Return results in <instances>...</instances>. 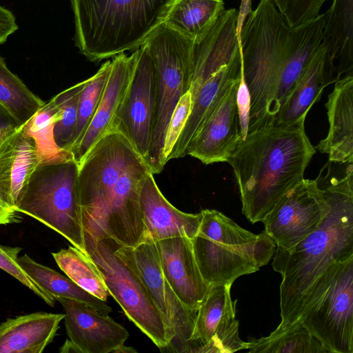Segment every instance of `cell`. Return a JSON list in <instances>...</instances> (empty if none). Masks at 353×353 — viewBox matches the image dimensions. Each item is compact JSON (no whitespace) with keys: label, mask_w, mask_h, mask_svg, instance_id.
Wrapping results in <instances>:
<instances>
[{"label":"cell","mask_w":353,"mask_h":353,"mask_svg":"<svg viewBox=\"0 0 353 353\" xmlns=\"http://www.w3.org/2000/svg\"><path fill=\"white\" fill-rule=\"evenodd\" d=\"M343 174L319 178L328 211L316 228L289 249L276 247L272 268L282 276L279 327L298 320L303 304L318 279L334 263L353 256V165Z\"/></svg>","instance_id":"cell-1"},{"label":"cell","mask_w":353,"mask_h":353,"mask_svg":"<svg viewBox=\"0 0 353 353\" xmlns=\"http://www.w3.org/2000/svg\"><path fill=\"white\" fill-rule=\"evenodd\" d=\"M304 122L272 124L249 132L229 157L242 213L252 223L262 222L282 196L303 179L316 152Z\"/></svg>","instance_id":"cell-2"},{"label":"cell","mask_w":353,"mask_h":353,"mask_svg":"<svg viewBox=\"0 0 353 353\" xmlns=\"http://www.w3.org/2000/svg\"><path fill=\"white\" fill-rule=\"evenodd\" d=\"M301 30L289 26L272 0H260L248 15L237 37L250 97L248 133L274 124L281 76Z\"/></svg>","instance_id":"cell-3"},{"label":"cell","mask_w":353,"mask_h":353,"mask_svg":"<svg viewBox=\"0 0 353 353\" xmlns=\"http://www.w3.org/2000/svg\"><path fill=\"white\" fill-rule=\"evenodd\" d=\"M173 0H71L74 43L99 63L143 46L163 22Z\"/></svg>","instance_id":"cell-4"},{"label":"cell","mask_w":353,"mask_h":353,"mask_svg":"<svg viewBox=\"0 0 353 353\" xmlns=\"http://www.w3.org/2000/svg\"><path fill=\"white\" fill-rule=\"evenodd\" d=\"M201 212L198 232L191 241L200 272L210 285H232L269 263L276 245L265 231L255 234L216 210Z\"/></svg>","instance_id":"cell-5"},{"label":"cell","mask_w":353,"mask_h":353,"mask_svg":"<svg viewBox=\"0 0 353 353\" xmlns=\"http://www.w3.org/2000/svg\"><path fill=\"white\" fill-rule=\"evenodd\" d=\"M78 171L72 158L43 161L32 173L16 211L43 223L85 253Z\"/></svg>","instance_id":"cell-6"},{"label":"cell","mask_w":353,"mask_h":353,"mask_svg":"<svg viewBox=\"0 0 353 353\" xmlns=\"http://www.w3.org/2000/svg\"><path fill=\"white\" fill-rule=\"evenodd\" d=\"M145 44L154 63L157 111L148 165L153 174L163 170L162 152L166 128L180 98L190 90L195 42L165 23Z\"/></svg>","instance_id":"cell-7"},{"label":"cell","mask_w":353,"mask_h":353,"mask_svg":"<svg viewBox=\"0 0 353 353\" xmlns=\"http://www.w3.org/2000/svg\"><path fill=\"white\" fill-rule=\"evenodd\" d=\"M328 353H353V256L318 279L298 319Z\"/></svg>","instance_id":"cell-8"},{"label":"cell","mask_w":353,"mask_h":353,"mask_svg":"<svg viewBox=\"0 0 353 353\" xmlns=\"http://www.w3.org/2000/svg\"><path fill=\"white\" fill-rule=\"evenodd\" d=\"M142 164L147 163L119 132H108L93 146L79 165L77 176L83 232H95L119 179Z\"/></svg>","instance_id":"cell-9"},{"label":"cell","mask_w":353,"mask_h":353,"mask_svg":"<svg viewBox=\"0 0 353 353\" xmlns=\"http://www.w3.org/2000/svg\"><path fill=\"white\" fill-rule=\"evenodd\" d=\"M84 233L85 253L95 263L112 296L124 314L161 352L170 343L168 332L150 294L136 273L116 254L119 243Z\"/></svg>","instance_id":"cell-10"},{"label":"cell","mask_w":353,"mask_h":353,"mask_svg":"<svg viewBox=\"0 0 353 353\" xmlns=\"http://www.w3.org/2000/svg\"><path fill=\"white\" fill-rule=\"evenodd\" d=\"M115 253L138 276L161 314L170 339L164 352L188 353L198 310L183 305L168 285L156 241L145 233L138 244L132 247L119 244Z\"/></svg>","instance_id":"cell-11"},{"label":"cell","mask_w":353,"mask_h":353,"mask_svg":"<svg viewBox=\"0 0 353 353\" xmlns=\"http://www.w3.org/2000/svg\"><path fill=\"white\" fill-rule=\"evenodd\" d=\"M138 50L130 81L110 132L123 136L147 163L157 111V79L148 47L144 43Z\"/></svg>","instance_id":"cell-12"},{"label":"cell","mask_w":353,"mask_h":353,"mask_svg":"<svg viewBox=\"0 0 353 353\" xmlns=\"http://www.w3.org/2000/svg\"><path fill=\"white\" fill-rule=\"evenodd\" d=\"M316 180L303 179L288 190L263 220L276 247L289 249L313 232L328 211Z\"/></svg>","instance_id":"cell-13"},{"label":"cell","mask_w":353,"mask_h":353,"mask_svg":"<svg viewBox=\"0 0 353 353\" xmlns=\"http://www.w3.org/2000/svg\"><path fill=\"white\" fill-rule=\"evenodd\" d=\"M231 285H212L197 311L188 353H232L248 349L235 319Z\"/></svg>","instance_id":"cell-14"},{"label":"cell","mask_w":353,"mask_h":353,"mask_svg":"<svg viewBox=\"0 0 353 353\" xmlns=\"http://www.w3.org/2000/svg\"><path fill=\"white\" fill-rule=\"evenodd\" d=\"M56 301L63 308L67 335L79 353H116L129 337L128 330L108 315L76 300Z\"/></svg>","instance_id":"cell-15"},{"label":"cell","mask_w":353,"mask_h":353,"mask_svg":"<svg viewBox=\"0 0 353 353\" xmlns=\"http://www.w3.org/2000/svg\"><path fill=\"white\" fill-rule=\"evenodd\" d=\"M161 267L168 285L187 307L198 310L211 285L203 277L192 241L185 236L156 241Z\"/></svg>","instance_id":"cell-16"},{"label":"cell","mask_w":353,"mask_h":353,"mask_svg":"<svg viewBox=\"0 0 353 353\" xmlns=\"http://www.w3.org/2000/svg\"><path fill=\"white\" fill-rule=\"evenodd\" d=\"M239 80L230 88L216 110L192 141L186 155L205 165L228 161L242 140L236 105Z\"/></svg>","instance_id":"cell-17"},{"label":"cell","mask_w":353,"mask_h":353,"mask_svg":"<svg viewBox=\"0 0 353 353\" xmlns=\"http://www.w3.org/2000/svg\"><path fill=\"white\" fill-rule=\"evenodd\" d=\"M138 50L130 55L120 54L111 60L110 70L96 112L79 141L70 150L78 165L93 146L110 132L130 81Z\"/></svg>","instance_id":"cell-18"},{"label":"cell","mask_w":353,"mask_h":353,"mask_svg":"<svg viewBox=\"0 0 353 353\" xmlns=\"http://www.w3.org/2000/svg\"><path fill=\"white\" fill-rule=\"evenodd\" d=\"M43 161L23 125L0 143V199L16 210L30 179Z\"/></svg>","instance_id":"cell-19"},{"label":"cell","mask_w":353,"mask_h":353,"mask_svg":"<svg viewBox=\"0 0 353 353\" xmlns=\"http://www.w3.org/2000/svg\"><path fill=\"white\" fill-rule=\"evenodd\" d=\"M140 207L145 233L154 241L180 236L192 239L198 232L201 212L190 214L176 208L162 194L152 172L143 180Z\"/></svg>","instance_id":"cell-20"},{"label":"cell","mask_w":353,"mask_h":353,"mask_svg":"<svg viewBox=\"0 0 353 353\" xmlns=\"http://www.w3.org/2000/svg\"><path fill=\"white\" fill-rule=\"evenodd\" d=\"M241 54L213 73L192 95L191 110L185 126L174 145L168 161L183 158L205 123L216 110L225 94L241 72Z\"/></svg>","instance_id":"cell-21"},{"label":"cell","mask_w":353,"mask_h":353,"mask_svg":"<svg viewBox=\"0 0 353 353\" xmlns=\"http://www.w3.org/2000/svg\"><path fill=\"white\" fill-rule=\"evenodd\" d=\"M237 12L234 8L225 10L205 37L195 43L190 88L192 95L213 73L240 53Z\"/></svg>","instance_id":"cell-22"},{"label":"cell","mask_w":353,"mask_h":353,"mask_svg":"<svg viewBox=\"0 0 353 353\" xmlns=\"http://www.w3.org/2000/svg\"><path fill=\"white\" fill-rule=\"evenodd\" d=\"M329 122L327 137L316 146L329 161L353 163V77L335 82L325 103Z\"/></svg>","instance_id":"cell-23"},{"label":"cell","mask_w":353,"mask_h":353,"mask_svg":"<svg viewBox=\"0 0 353 353\" xmlns=\"http://www.w3.org/2000/svg\"><path fill=\"white\" fill-rule=\"evenodd\" d=\"M322 42L327 48V70L334 83L352 75L353 0H332L324 13Z\"/></svg>","instance_id":"cell-24"},{"label":"cell","mask_w":353,"mask_h":353,"mask_svg":"<svg viewBox=\"0 0 353 353\" xmlns=\"http://www.w3.org/2000/svg\"><path fill=\"white\" fill-rule=\"evenodd\" d=\"M332 83L327 70V48L321 42L281 105L274 124L287 125L305 121L323 89Z\"/></svg>","instance_id":"cell-25"},{"label":"cell","mask_w":353,"mask_h":353,"mask_svg":"<svg viewBox=\"0 0 353 353\" xmlns=\"http://www.w3.org/2000/svg\"><path fill=\"white\" fill-rule=\"evenodd\" d=\"M63 314L35 312L0 325V353H41L55 337Z\"/></svg>","instance_id":"cell-26"},{"label":"cell","mask_w":353,"mask_h":353,"mask_svg":"<svg viewBox=\"0 0 353 353\" xmlns=\"http://www.w3.org/2000/svg\"><path fill=\"white\" fill-rule=\"evenodd\" d=\"M224 11L223 0H173L163 23L197 43Z\"/></svg>","instance_id":"cell-27"},{"label":"cell","mask_w":353,"mask_h":353,"mask_svg":"<svg viewBox=\"0 0 353 353\" xmlns=\"http://www.w3.org/2000/svg\"><path fill=\"white\" fill-rule=\"evenodd\" d=\"M17 263L29 278L55 300L66 298L79 301L97 312L108 315L112 309L105 301L81 288L69 277L37 263L26 254Z\"/></svg>","instance_id":"cell-28"},{"label":"cell","mask_w":353,"mask_h":353,"mask_svg":"<svg viewBox=\"0 0 353 353\" xmlns=\"http://www.w3.org/2000/svg\"><path fill=\"white\" fill-rule=\"evenodd\" d=\"M249 352L253 353H328L321 343L302 323L278 326L265 337H250Z\"/></svg>","instance_id":"cell-29"},{"label":"cell","mask_w":353,"mask_h":353,"mask_svg":"<svg viewBox=\"0 0 353 353\" xmlns=\"http://www.w3.org/2000/svg\"><path fill=\"white\" fill-rule=\"evenodd\" d=\"M52 254L68 277L93 296L106 301L110 295L104 279L95 263L85 253L72 245Z\"/></svg>","instance_id":"cell-30"},{"label":"cell","mask_w":353,"mask_h":353,"mask_svg":"<svg viewBox=\"0 0 353 353\" xmlns=\"http://www.w3.org/2000/svg\"><path fill=\"white\" fill-rule=\"evenodd\" d=\"M0 103L21 124H26L45 104L7 67L0 56Z\"/></svg>","instance_id":"cell-31"},{"label":"cell","mask_w":353,"mask_h":353,"mask_svg":"<svg viewBox=\"0 0 353 353\" xmlns=\"http://www.w3.org/2000/svg\"><path fill=\"white\" fill-rule=\"evenodd\" d=\"M58 118L59 110L52 99L23 125L26 132L35 140L43 161L73 159L70 152L60 149L54 141V127Z\"/></svg>","instance_id":"cell-32"},{"label":"cell","mask_w":353,"mask_h":353,"mask_svg":"<svg viewBox=\"0 0 353 353\" xmlns=\"http://www.w3.org/2000/svg\"><path fill=\"white\" fill-rule=\"evenodd\" d=\"M110 67L111 61H106L93 76L85 79L79 98L77 121L68 152L79 141L90 125L101 98Z\"/></svg>","instance_id":"cell-33"},{"label":"cell","mask_w":353,"mask_h":353,"mask_svg":"<svg viewBox=\"0 0 353 353\" xmlns=\"http://www.w3.org/2000/svg\"><path fill=\"white\" fill-rule=\"evenodd\" d=\"M85 83V80L63 90L52 98L59 110V118L54 127V141L60 149L66 151L75 129L79 98Z\"/></svg>","instance_id":"cell-34"},{"label":"cell","mask_w":353,"mask_h":353,"mask_svg":"<svg viewBox=\"0 0 353 353\" xmlns=\"http://www.w3.org/2000/svg\"><path fill=\"white\" fill-rule=\"evenodd\" d=\"M277 10L292 28H298L320 14L327 0H272Z\"/></svg>","instance_id":"cell-35"},{"label":"cell","mask_w":353,"mask_h":353,"mask_svg":"<svg viewBox=\"0 0 353 353\" xmlns=\"http://www.w3.org/2000/svg\"><path fill=\"white\" fill-rule=\"evenodd\" d=\"M192 103V93L189 90L180 98L166 128L162 152L163 166L168 162V157L185 126L191 110Z\"/></svg>","instance_id":"cell-36"},{"label":"cell","mask_w":353,"mask_h":353,"mask_svg":"<svg viewBox=\"0 0 353 353\" xmlns=\"http://www.w3.org/2000/svg\"><path fill=\"white\" fill-rule=\"evenodd\" d=\"M21 250V248L0 245V268L28 287L48 305L53 307L56 300L32 281L17 263L18 254Z\"/></svg>","instance_id":"cell-37"},{"label":"cell","mask_w":353,"mask_h":353,"mask_svg":"<svg viewBox=\"0 0 353 353\" xmlns=\"http://www.w3.org/2000/svg\"><path fill=\"white\" fill-rule=\"evenodd\" d=\"M236 105L239 117L241 134L243 140L248 133L250 110V97L245 83L241 63V72L236 91Z\"/></svg>","instance_id":"cell-38"},{"label":"cell","mask_w":353,"mask_h":353,"mask_svg":"<svg viewBox=\"0 0 353 353\" xmlns=\"http://www.w3.org/2000/svg\"><path fill=\"white\" fill-rule=\"evenodd\" d=\"M22 125L0 103V143Z\"/></svg>","instance_id":"cell-39"},{"label":"cell","mask_w":353,"mask_h":353,"mask_svg":"<svg viewBox=\"0 0 353 353\" xmlns=\"http://www.w3.org/2000/svg\"><path fill=\"white\" fill-rule=\"evenodd\" d=\"M18 30L16 19L11 11L0 6V44Z\"/></svg>","instance_id":"cell-40"},{"label":"cell","mask_w":353,"mask_h":353,"mask_svg":"<svg viewBox=\"0 0 353 353\" xmlns=\"http://www.w3.org/2000/svg\"><path fill=\"white\" fill-rule=\"evenodd\" d=\"M18 212L6 205L0 199V225H7L21 222V218Z\"/></svg>","instance_id":"cell-41"},{"label":"cell","mask_w":353,"mask_h":353,"mask_svg":"<svg viewBox=\"0 0 353 353\" xmlns=\"http://www.w3.org/2000/svg\"><path fill=\"white\" fill-rule=\"evenodd\" d=\"M252 0H241L239 11L237 12L236 18V34L239 35L243 25L250 12L251 9Z\"/></svg>","instance_id":"cell-42"},{"label":"cell","mask_w":353,"mask_h":353,"mask_svg":"<svg viewBox=\"0 0 353 353\" xmlns=\"http://www.w3.org/2000/svg\"><path fill=\"white\" fill-rule=\"evenodd\" d=\"M137 351L131 347H127L124 345H122L116 353H131V352H136Z\"/></svg>","instance_id":"cell-43"}]
</instances>
